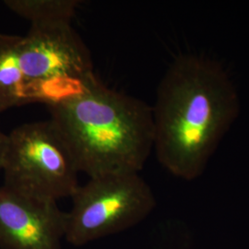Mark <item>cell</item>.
Instances as JSON below:
<instances>
[{
	"mask_svg": "<svg viewBox=\"0 0 249 249\" xmlns=\"http://www.w3.org/2000/svg\"><path fill=\"white\" fill-rule=\"evenodd\" d=\"M1 170L4 187L39 199L57 202L80 187L71 148L50 119L21 124L9 134Z\"/></svg>",
	"mask_w": 249,
	"mask_h": 249,
	"instance_id": "cell-4",
	"label": "cell"
},
{
	"mask_svg": "<svg viewBox=\"0 0 249 249\" xmlns=\"http://www.w3.org/2000/svg\"><path fill=\"white\" fill-rule=\"evenodd\" d=\"M67 213L57 202L0 187V248L61 249Z\"/></svg>",
	"mask_w": 249,
	"mask_h": 249,
	"instance_id": "cell-6",
	"label": "cell"
},
{
	"mask_svg": "<svg viewBox=\"0 0 249 249\" xmlns=\"http://www.w3.org/2000/svg\"><path fill=\"white\" fill-rule=\"evenodd\" d=\"M65 240L76 247L124 231L145 220L156 200L139 173L89 178L73 194Z\"/></svg>",
	"mask_w": 249,
	"mask_h": 249,
	"instance_id": "cell-5",
	"label": "cell"
},
{
	"mask_svg": "<svg viewBox=\"0 0 249 249\" xmlns=\"http://www.w3.org/2000/svg\"><path fill=\"white\" fill-rule=\"evenodd\" d=\"M78 0H6L5 6L34 26L71 24Z\"/></svg>",
	"mask_w": 249,
	"mask_h": 249,
	"instance_id": "cell-8",
	"label": "cell"
},
{
	"mask_svg": "<svg viewBox=\"0 0 249 249\" xmlns=\"http://www.w3.org/2000/svg\"><path fill=\"white\" fill-rule=\"evenodd\" d=\"M47 107L80 173L89 178L140 173L153 150L152 107L100 80L79 95Z\"/></svg>",
	"mask_w": 249,
	"mask_h": 249,
	"instance_id": "cell-2",
	"label": "cell"
},
{
	"mask_svg": "<svg viewBox=\"0 0 249 249\" xmlns=\"http://www.w3.org/2000/svg\"><path fill=\"white\" fill-rule=\"evenodd\" d=\"M20 38L0 34V114L29 104L19 61Z\"/></svg>",
	"mask_w": 249,
	"mask_h": 249,
	"instance_id": "cell-7",
	"label": "cell"
},
{
	"mask_svg": "<svg viewBox=\"0 0 249 249\" xmlns=\"http://www.w3.org/2000/svg\"><path fill=\"white\" fill-rule=\"evenodd\" d=\"M8 145H9V135L3 133L0 129V170L2 169Z\"/></svg>",
	"mask_w": 249,
	"mask_h": 249,
	"instance_id": "cell-9",
	"label": "cell"
},
{
	"mask_svg": "<svg viewBox=\"0 0 249 249\" xmlns=\"http://www.w3.org/2000/svg\"><path fill=\"white\" fill-rule=\"evenodd\" d=\"M29 104L47 107L73 98L98 82L88 47L71 24L34 26L19 43Z\"/></svg>",
	"mask_w": 249,
	"mask_h": 249,
	"instance_id": "cell-3",
	"label": "cell"
},
{
	"mask_svg": "<svg viewBox=\"0 0 249 249\" xmlns=\"http://www.w3.org/2000/svg\"><path fill=\"white\" fill-rule=\"evenodd\" d=\"M239 112L238 90L222 65L179 55L160 80L152 107L157 160L177 178L200 177Z\"/></svg>",
	"mask_w": 249,
	"mask_h": 249,
	"instance_id": "cell-1",
	"label": "cell"
}]
</instances>
